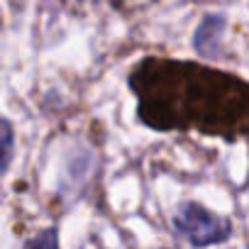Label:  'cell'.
Listing matches in <instances>:
<instances>
[{
  "mask_svg": "<svg viewBox=\"0 0 249 249\" xmlns=\"http://www.w3.org/2000/svg\"><path fill=\"white\" fill-rule=\"evenodd\" d=\"M140 120L154 130L196 127L208 135L249 130V86L227 73L186 64L144 59L130 76Z\"/></svg>",
  "mask_w": 249,
  "mask_h": 249,
  "instance_id": "6da1fadb",
  "label": "cell"
},
{
  "mask_svg": "<svg viewBox=\"0 0 249 249\" xmlns=\"http://www.w3.org/2000/svg\"><path fill=\"white\" fill-rule=\"evenodd\" d=\"M171 225H174L176 234L183 237L193 247L220 244V242L230 239V234H232V222L227 217L215 215L198 203H181L171 217Z\"/></svg>",
  "mask_w": 249,
  "mask_h": 249,
  "instance_id": "7a4b0ae2",
  "label": "cell"
},
{
  "mask_svg": "<svg viewBox=\"0 0 249 249\" xmlns=\"http://www.w3.org/2000/svg\"><path fill=\"white\" fill-rule=\"evenodd\" d=\"M225 18L222 15H208L203 18V22L196 30L193 37V47L198 54L203 56H217L220 54V42H222V32H225Z\"/></svg>",
  "mask_w": 249,
  "mask_h": 249,
  "instance_id": "3957f363",
  "label": "cell"
},
{
  "mask_svg": "<svg viewBox=\"0 0 249 249\" xmlns=\"http://www.w3.org/2000/svg\"><path fill=\"white\" fill-rule=\"evenodd\" d=\"M13 149H15V132L8 120H0V174H3L10 161H13Z\"/></svg>",
  "mask_w": 249,
  "mask_h": 249,
  "instance_id": "277c9868",
  "label": "cell"
},
{
  "mask_svg": "<svg viewBox=\"0 0 249 249\" xmlns=\"http://www.w3.org/2000/svg\"><path fill=\"white\" fill-rule=\"evenodd\" d=\"M56 244H59V237H56V230H54V227H49V230H44L42 234L27 239V247H49V249H54Z\"/></svg>",
  "mask_w": 249,
  "mask_h": 249,
  "instance_id": "5b68a950",
  "label": "cell"
}]
</instances>
